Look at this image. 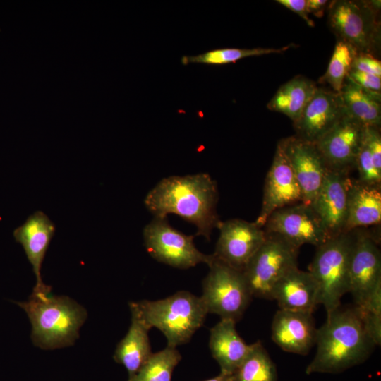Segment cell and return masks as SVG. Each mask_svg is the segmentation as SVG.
<instances>
[{
    "label": "cell",
    "mask_w": 381,
    "mask_h": 381,
    "mask_svg": "<svg viewBox=\"0 0 381 381\" xmlns=\"http://www.w3.org/2000/svg\"><path fill=\"white\" fill-rule=\"evenodd\" d=\"M357 53L346 43L338 40L325 74L320 83L329 85L332 90L339 92L347 78L353 58Z\"/></svg>",
    "instance_id": "f546056e"
},
{
    "label": "cell",
    "mask_w": 381,
    "mask_h": 381,
    "mask_svg": "<svg viewBox=\"0 0 381 381\" xmlns=\"http://www.w3.org/2000/svg\"><path fill=\"white\" fill-rule=\"evenodd\" d=\"M317 87L313 80L297 75L280 86L267 107L286 115L294 123L301 116Z\"/></svg>",
    "instance_id": "d4e9b609"
},
{
    "label": "cell",
    "mask_w": 381,
    "mask_h": 381,
    "mask_svg": "<svg viewBox=\"0 0 381 381\" xmlns=\"http://www.w3.org/2000/svg\"><path fill=\"white\" fill-rule=\"evenodd\" d=\"M55 230L49 217L42 211H36L13 231L16 241L22 245L32 266L36 277L33 292L36 294H50L51 287L42 281L41 267Z\"/></svg>",
    "instance_id": "ac0fdd59"
},
{
    "label": "cell",
    "mask_w": 381,
    "mask_h": 381,
    "mask_svg": "<svg viewBox=\"0 0 381 381\" xmlns=\"http://www.w3.org/2000/svg\"><path fill=\"white\" fill-rule=\"evenodd\" d=\"M348 77L366 91L380 96L381 77L352 69Z\"/></svg>",
    "instance_id": "1f68e13d"
},
{
    "label": "cell",
    "mask_w": 381,
    "mask_h": 381,
    "mask_svg": "<svg viewBox=\"0 0 381 381\" xmlns=\"http://www.w3.org/2000/svg\"><path fill=\"white\" fill-rule=\"evenodd\" d=\"M262 229L265 233L279 235L299 248L306 243L318 247L330 238L312 206L302 202L273 212Z\"/></svg>",
    "instance_id": "30bf717a"
},
{
    "label": "cell",
    "mask_w": 381,
    "mask_h": 381,
    "mask_svg": "<svg viewBox=\"0 0 381 381\" xmlns=\"http://www.w3.org/2000/svg\"><path fill=\"white\" fill-rule=\"evenodd\" d=\"M145 248L156 260L168 265L188 269L199 263L207 265L213 255H206L197 249L194 236H188L171 227L167 218L155 217L143 229Z\"/></svg>",
    "instance_id": "9c48e42d"
},
{
    "label": "cell",
    "mask_w": 381,
    "mask_h": 381,
    "mask_svg": "<svg viewBox=\"0 0 381 381\" xmlns=\"http://www.w3.org/2000/svg\"><path fill=\"white\" fill-rule=\"evenodd\" d=\"M351 69L381 77V62L370 54H357L353 58Z\"/></svg>",
    "instance_id": "d6a6232c"
},
{
    "label": "cell",
    "mask_w": 381,
    "mask_h": 381,
    "mask_svg": "<svg viewBox=\"0 0 381 381\" xmlns=\"http://www.w3.org/2000/svg\"><path fill=\"white\" fill-rule=\"evenodd\" d=\"M208 266L210 271L203 279L201 296L208 313L237 322L253 297L242 271L214 255Z\"/></svg>",
    "instance_id": "52a82bcc"
},
{
    "label": "cell",
    "mask_w": 381,
    "mask_h": 381,
    "mask_svg": "<svg viewBox=\"0 0 381 381\" xmlns=\"http://www.w3.org/2000/svg\"><path fill=\"white\" fill-rule=\"evenodd\" d=\"M231 375L230 374L220 373L219 375L204 381H231Z\"/></svg>",
    "instance_id": "d590c367"
},
{
    "label": "cell",
    "mask_w": 381,
    "mask_h": 381,
    "mask_svg": "<svg viewBox=\"0 0 381 381\" xmlns=\"http://www.w3.org/2000/svg\"><path fill=\"white\" fill-rule=\"evenodd\" d=\"M277 2L301 17L310 27H314V22L310 18L307 9V0H277Z\"/></svg>",
    "instance_id": "836d02e7"
},
{
    "label": "cell",
    "mask_w": 381,
    "mask_h": 381,
    "mask_svg": "<svg viewBox=\"0 0 381 381\" xmlns=\"http://www.w3.org/2000/svg\"><path fill=\"white\" fill-rule=\"evenodd\" d=\"M380 1L336 0L328 6L329 25L357 53L373 54L380 43Z\"/></svg>",
    "instance_id": "8992f818"
},
{
    "label": "cell",
    "mask_w": 381,
    "mask_h": 381,
    "mask_svg": "<svg viewBox=\"0 0 381 381\" xmlns=\"http://www.w3.org/2000/svg\"><path fill=\"white\" fill-rule=\"evenodd\" d=\"M365 128L344 114L315 143L329 169L349 173L355 167Z\"/></svg>",
    "instance_id": "5bb4252c"
},
{
    "label": "cell",
    "mask_w": 381,
    "mask_h": 381,
    "mask_svg": "<svg viewBox=\"0 0 381 381\" xmlns=\"http://www.w3.org/2000/svg\"><path fill=\"white\" fill-rule=\"evenodd\" d=\"M150 329L135 313L126 335L119 342L114 355L116 362L125 366L129 377L133 375L152 353L148 337Z\"/></svg>",
    "instance_id": "603a6c76"
},
{
    "label": "cell",
    "mask_w": 381,
    "mask_h": 381,
    "mask_svg": "<svg viewBox=\"0 0 381 381\" xmlns=\"http://www.w3.org/2000/svg\"><path fill=\"white\" fill-rule=\"evenodd\" d=\"M351 181L349 173L329 169L318 193L310 204L330 238L346 232Z\"/></svg>",
    "instance_id": "2e32d148"
},
{
    "label": "cell",
    "mask_w": 381,
    "mask_h": 381,
    "mask_svg": "<svg viewBox=\"0 0 381 381\" xmlns=\"http://www.w3.org/2000/svg\"><path fill=\"white\" fill-rule=\"evenodd\" d=\"M265 234V241L242 272L252 296L271 299L277 282L298 267L299 248L279 235Z\"/></svg>",
    "instance_id": "ba28073f"
},
{
    "label": "cell",
    "mask_w": 381,
    "mask_h": 381,
    "mask_svg": "<svg viewBox=\"0 0 381 381\" xmlns=\"http://www.w3.org/2000/svg\"><path fill=\"white\" fill-rule=\"evenodd\" d=\"M356 231H346L329 238L316 247L308 272L319 290V305L327 315L339 308L341 298L349 291V263Z\"/></svg>",
    "instance_id": "5b68a950"
},
{
    "label": "cell",
    "mask_w": 381,
    "mask_h": 381,
    "mask_svg": "<svg viewBox=\"0 0 381 381\" xmlns=\"http://www.w3.org/2000/svg\"><path fill=\"white\" fill-rule=\"evenodd\" d=\"M344 114L339 93L318 86L299 118L293 123L295 136L316 143Z\"/></svg>",
    "instance_id": "e0dca14e"
},
{
    "label": "cell",
    "mask_w": 381,
    "mask_h": 381,
    "mask_svg": "<svg viewBox=\"0 0 381 381\" xmlns=\"http://www.w3.org/2000/svg\"><path fill=\"white\" fill-rule=\"evenodd\" d=\"M231 381H277L276 365L260 341L231 375Z\"/></svg>",
    "instance_id": "4316f807"
},
{
    "label": "cell",
    "mask_w": 381,
    "mask_h": 381,
    "mask_svg": "<svg viewBox=\"0 0 381 381\" xmlns=\"http://www.w3.org/2000/svg\"><path fill=\"white\" fill-rule=\"evenodd\" d=\"M381 284V255L377 241L367 233L356 232L349 263V291L355 306H362Z\"/></svg>",
    "instance_id": "4fadbf2b"
},
{
    "label": "cell",
    "mask_w": 381,
    "mask_h": 381,
    "mask_svg": "<svg viewBox=\"0 0 381 381\" xmlns=\"http://www.w3.org/2000/svg\"><path fill=\"white\" fill-rule=\"evenodd\" d=\"M303 202L302 193L289 160L279 141L267 174L262 207L255 223L263 228L268 217L284 207Z\"/></svg>",
    "instance_id": "7c38bea8"
},
{
    "label": "cell",
    "mask_w": 381,
    "mask_h": 381,
    "mask_svg": "<svg viewBox=\"0 0 381 381\" xmlns=\"http://www.w3.org/2000/svg\"><path fill=\"white\" fill-rule=\"evenodd\" d=\"M271 300H275L281 310L313 313L319 305L318 286L310 272L296 267L277 282Z\"/></svg>",
    "instance_id": "ffe728a7"
},
{
    "label": "cell",
    "mask_w": 381,
    "mask_h": 381,
    "mask_svg": "<svg viewBox=\"0 0 381 381\" xmlns=\"http://www.w3.org/2000/svg\"><path fill=\"white\" fill-rule=\"evenodd\" d=\"M317 351L306 373H339L366 361L376 346L356 306H340L317 329Z\"/></svg>",
    "instance_id": "7a4b0ae2"
},
{
    "label": "cell",
    "mask_w": 381,
    "mask_h": 381,
    "mask_svg": "<svg viewBox=\"0 0 381 381\" xmlns=\"http://www.w3.org/2000/svg\"><path fill=\"white\" fill-rule=\"evenodd\" d=\"M355 167L358 171L359 181L380 186L381 135L380 128H365Z\"/></svg>",
    "instance_id": "484cf974"
},
{
    "label": "cell",
    "mask_w": 381,
    "mask_h": 381,
    "mask_svg": "<svg viewBox=\"0 0 381 381\" xmlns=\"http://www.w3.org/2000/svg\"><path fill=\"white\" fill-rule=\"evenodd\" d=\"M338 93L346 115L358 121L364 127L380 128V96L366 91L348 76Z\"/></svg>",
    "instance_id": "cb8c5ba5"
},
{
    "label": "cell",
    "mask_w": 381,
    "mask_h": 381,
    "mask_svg": "<svg viewBox=\"0 0 381 381\" xmlns=\"http://www.w3.org/2000/svg\"><path fill=\"white\" fill-rule=\"evenodd\" d=\"M129 307L149 329L156 327L164 334L168 346L175 348L190 341L208 313L201 297L186 291L157 301L131 302Z\"/></svg>",
    "instance_id": "277c9868"
},
{
    "label": "cell",
    "mask_w": 381,
    "mask_h": 381,
    "mask_svg": "<svg viewBox=\"0 0 381 381\" xmlns=\"http://www.w3.org/2000/svg\"><path fill=\"white\" fill-rule=\"evenodd\" d=\"M300 186L303 202L310 205L329 169L315 143L295 135L279 140Z\"/></svg>",
    "instance_id": "9a60e30c"
},
{
    "label": "cell",
    "mask_w": 381,
    "mask_h": 381,
    "mask_svg": "<svg viewBox=\"0 0 381 381\" xmlns=\"http://www.w3.org/2000/svg\"><path fill=\"white\" fill-rule=\"evenodd\" d=\"M357 307L368 334L376 346H380L381 284L375 288L362 306Z\"/></svg>",
    "instance_id": "4dcf8cb0"
},
{
    "label": "cell",
    "mask_w": 381,
    "mask_h": 381,
    "mask_svg": "<svg viewBox=\"0 0 381 381\" xmlns=\"http://www.w3.org/2000/svg\"><path fill=\"white\" fill-rule=\"evenodd\" d=\"M19 306L30 318L33 343L43 349L73 344L87 316L85 309L72 299L50 294L32 292Z\"/></svg>",
    "instance_id": "3957f363"
},
{
    "label": "cell",
    "mask_w": 381,
    "mask_h": 381,
    "mask_svg": "<svg viewBox=\"0 0 381 381\" xmlns=\"http://www.w3.org/2000/svg\"><path fill=\"white\" fill-rule=\"evenodd\" d=\"M317 329L312 313L278 310L271 337L283 351L305 356L315 344Z\"/></svg>",
    "instance_id": "d6986e66"
},
{
    "label": "cell",
    "mask_w": 381,
    "mask_h": 381,
    "mask_svg": "<svg viewBox=\"0 0 381 381\" xmlns=\"http://www.w3.org/2000/svg\"><path fill=\"white\" fill-rule=\"evenodd\" d=\"M329 1L327 0H307V9L309 13L317 17H322L327 8Z\"/></svg>",
    "instance_id": "e575fe53"
},
{
    "label": "cell",
    "mask_w": 381,
    "mask_h": 381,
    "mask_svg": "<svg viewBox=\"0 0 381 381\" xmlns=\"http://www.w3.org/2000/svg\"><path fill=\"white\" fill-rule=\"evenodd\" d=\"M219 236L214 256L243 271L266 238L264 229L255 222L240 219L220 222Z\"/></svg>",
    "instance_id": "8fae6325"
},
{
    "label": "cell",
    "mask_w": 381,
    "mask_h": 381,
    "mask_svg": "<svg viewBox=\"0 0 381 381\" xmlns=\"http://www.w3.org/2000/svg\"><path fill=\"white\" fill-rule=\"evenodd\" d=\"M294 47V44H290L280 48L217 49L195 56H183L181 58V63L183 65H188L189 64L224 65L234 63L246 57L262 56L269 54H280Z\"/></svg>",
    "instance_id": "f1b7e54d"
},
{
    "label": "cell",
    "mask_w": 381,
    "mask_h": 381,
    "mask_svg": "<svg viewBox=\"0 0 381 381\" xmlns=\"http://www.w3.org/2000/svg\"><path fill=\"white\" fill-rule=\"evenodd\" d=\"M234 321L221 320L210 329L209 347L212 357L220 366L221 373L231 375L249 353L247 344L236 329Z\"/></svg>",
    "instance_id": "44dd1931"
},
{
    "label": "cell",
    "mask_w": 381,
    "mask_h": 381,
    "mask_svg": "<svg viewBox=\"0 0 381 381\" xmlns=\"http://www.w3.org/2000/svg\"><path fill=\"white\" fill-rule=\"evenodd\" d=\"M217 183L206 173L162 179L146 195L144 203L155 217L175 214L194 224L196 235L210 241L221 222L216 210Z\"/></svg>",
    "instance_id": "6da1fadb"
},
{
    "label": "cell",
    "mask_w": 381,
    "mask_h": 381,
    "mask_svg": "<svg viewBox=\"0 0 381 381\" xmlns=\"http://www.w3.org/2000/svg\"><path fill=\"white\" fill-rule=\"evenodd\" d=\"M381 221L380 186L351 181L349 190L346 231L379 224Z\"/></svg>",
    "instance_id": "7402d4cb"
},
{
    "label": "cell",
    "mask_w": 381,
    "mask_h": 381,
    "mask_svg": "<svg viewBox=\"0 0 381 381\" xmlns=\"http://www.w3.org/2000/svg\"><path fill=\"white\" fill-rule=\"evenodd\" d=\"M181 360L175 347L152 353L140 368L128 381H171L174 368Z\"/></svg>",
    "instance_id": "83f0119b"
}]
</instances>
